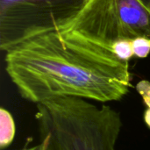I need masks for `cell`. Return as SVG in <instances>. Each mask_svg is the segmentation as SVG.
<instances>
[{
	"instance_id": "1",
	"label": "cell",
	"mask_w": 150,
	"mask_h": 150,
	"mask_svg": "<svg viewBox=\"0 0 150 150\" xmlns=\"http://www.w3.org/2000/svg\"><path fill=\"white\" fill-rule=\"evenodd\" d=\"M5 70L19 95L40 104L75 97L119 101L131 87L127 61L74 32H47L5 53Z\"/></svg>"
},
{
	"instance_id": "2",
	"label": "cell",
	"mask_w": 150,
	"mask_h": 150,
	"mask_svg": "<svg viewBox=\"0 0 150 150\" xmlns=\"http://www.w3.org/2000/svg\"><path fill=\"white\" fill-rule=\"evenodd\" d=\"M36 107L40 138L47 141L48 150H116L122 121L111 106L61 97Z\"/></svg>"
},
{
	"instance_id": "3",
	"label": "cell",
	"mask_w": 150,
	"mask_h": 150,
	"mask_svg": "<svg viewBox=\"0 0 150 150\" xmlns=\"http://www.w3.org/2000/svg\"><path fill=\"white\" fill-rule=\"evenodd\" d=\"M59 32L77 33L112 48L121 39H150V13L137 0H85L76 15Z\"/></svg>"
},
{
	"instance_id": "4",
	"label": "cell",
	"mask_w": 150,
	"mask_h": 150,
	"mask_svg": "<svg viewBox=\"0 0 150 150\" xmlns=\"http://www.w3.org/2000/svg\"><path fill=\"white\" fill-rule=\"evenodd\" d=\"M85 0H0V49L8 52L40 34L61 31Z\"/></svg>"
},
{
	"instance_id": "5",
	"label": "cell",
	"mask_w": 150,
	"mask_h": 150,
	"mask_svg": "<svg viewBox=\"0 0 150 150\" xmlns=\"http://www.w3.org/2000/svg\"><path fill=\"white\" fill-rule=\"evenodd\" d=\"M16 135V124L12 114L4 108H0V148H9Z\"/></svg>"
},
{
	"instance_id": "6",
	"label": "cell",
	"mask_w": 150,
	"mask_h": 150,
	"mask_svg": "<svg viewBox=\"0 0 150 150\" xmlns=\"http://www.w3.org/2000/svg\"><path fill=\"white\" fill-rule=\"evenodd\" d=\"M112 52L114 54L122 61H127L134 57L133 50V40L130 39H121L115 41L112 46Z\"/></svg>"
},
{
	"instance_id": "7",
	"label": "cell",
	"mask_w": 150,
	"mask_h": 150,
	"mask_svg": "<svg viewBox=\"0 0 150 150\" xmlns=\"http://www.w3.org/2000/svg\"><path fill=\"white\" fill-rule=\"evenodd\" d=\"M134 55L137 58H146L150 54V39L137 37L133 40Z\"/></svg>"
},
{
	"instance_id": "8",
	"label": "cell",
	"mask_w": 150,
	"mask_h": 150,
	"mask_svg": "<svg viewBox=\"0 0 150 150\" xmlns=\"http://www.w3.org/2000/svg\"><path fill=\"white\" fill-rule=\"evenodd\" d=\"M136 90L142 96L145 105L150 103V82L147 80L139 82L136 85Z\"/></svg>"
},
{
	"instance_id": "9",
	"label": "cell",
	"mask_w": 150,
	"mask_h": 150,
	"mask_svg": "<svg viewBox=\"0 0 150 150\" xmlns=\"http://www.w3.org/2000/svg\"><path fill=\"white\" fill-rule=\"evenodd\" d=\"M18 150H48V149H47V141L43 138H40V142L37 145H33V146L25 145L22 149Z\"/></svg>"
},
{
	"instance_id": "10",
	"label": "cell",
	"mask_w": 150,
	"mask_h": 150,
	"mask_svg": "<svg viewBox=\"0 0 150 150\" xmlns=\"http://www.w3.org/2000/svg\"><path fill=\"white\" fill-rule=\"evenodd\" d=\"M147 105V109L144 112V121L146 123V125L150 128V103L146 104Z\"/></svg>"
},
{
	"instance_id": "11",
	"label": "cell",
	"mask_w": 150,
	"mask_h": 150,
	"mask_svg": "<svg viewBox=\"0 0 150 150\" xmlns=\"http://www.w3.org/2000/svg\"><path fill=\"white\" fill-rule=\"evenodd\" d=\"M150 13V0H137Z\"/></svg>"
}]
</instances>
